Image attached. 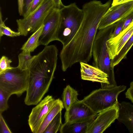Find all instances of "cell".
Segmentation results:
<instances>
[{
    "instance_id": "2",
    "label": "cell",
    "mask_w": 133,
    "mask_h": 133,
    "mask_svg": "<svg viewBox=\"0 0 133 133\" xmlns=\"http://www.w3.org/2000/svg\"><path fill=\"white\" fill-rule=\"evenodd\" d=\"M116 23L98 30L92 49L93 66L103 71L108 76L109 84L107 89L117 86L115 80L114 67L111 65V60L106 44L114 31Z\"/></svg>"
},
{
    "instance_id": "26",
    "label": "cell",
    "mask_w": 133,
    "mask_h": 133,
    "mask_svg": "<svg viewBox=\"0 0 133 133\" xmlns=\"http://www.w3.org/2000/svg\"><path fill=\"white\" fill-rule=\"evenodd\" d=\"M0 133H11L10 130L7 125L2 115L0 113Z\"/></svg>"
},
{
    "instance_id": "23",
    "label": "cell",
    "mask_w": 133,
    "mask_h": 133,
    "mask_svg": "<svg viewBox=\"0 0 133 133\" xmlns=\"http://www.w3.org/2000/svg\"><path fill=\"white\" fill-rule=\"evenodd\" d=\"M10 96L7 93L0 89V113L2 114L9 108L8 102Z\"/></svg>"
},
{
    "instance_id": "32",
    "label": "cell",
    "mask_w": 133,
    "mask_h": 133,
    "mask_svg": "<svg viewBox=\"0 0 133 133\" xmlns=\"http://www.w3.org/2000/svg\"><path fill=\"white\" fill-rule=\"evenodd\" d=\"M132 1L133 0H113L111 6H114Z\"/></svg>"
},
{
    "instance_id": "27",
    "label": "cell",
    "mask_w": 133,
    "mask_h": 133,
    "mask_svg": "<svg viewBox=\"0 0 133 133\" xmlns=\"http://www.w3.org/2000/svg\"><path fill=\"white\" fill-rule=\"evenodd\" d=\"M43 0H32L27 12L23 16L25 17L36 9L41 3Z\"/></svg>"
},
{
    "instance_id": "4",
    "label": "cell",
    "mask_w": 133,
    "mask_h": 133,
    "mask_svg": "<svg viewBox=\"0 0 133 133\" xmlns=\"http://www.w3.org/2000/svg\"><path fill=\"white\" fill-rule=\"evenodd\" d=\"M126 88L124 85L108 89L101 88L93 91L82 101L93 111L98 113L119 102V94Z\"/></svg>"
},
{
    "instance_id": "20",
    "label": "cell",
    "mask_w": 133,
    "mask_h": 133,
    "mask_svg": "<svg viewBox=\"0 0 133 133\" xmlns=\"http://www.w3.org/2000/svg\"><path fill=\"white\" fill-rule=\"evenodd\" d=\"M133 45V33L118 54L111 60L113 67L118 64L123 59L126 58L127 54Z\"/></svg>"
},
{
    "instance_id": "30",
    "label": "cell",
    "mask_w": 133,
    "mask_h": 133,
    "mask_svg": "<svg viewBox=\"0 0 133 133\" xmlns=\"http://www.w3.org/2000/svg\"><path fill=\"white\" fill-rule=\"evenodd\" d=\"M24 1L25 0H18V12L20 15H23Z\"/></svg>"
},
{
    "instance_id": "24",
    "label": "cell",
    "mask_w": 133,
    "mask_h": 133,
    "mask_svg": "<svg viewBox=\"0 0 133 133\" xmlns=\"http://www.w3.org/2000/svg\"><path fill=\"white\" fill-rule=\"evenodd\" d=\"M12 61L7 57L3 56L0 60V75L14 68L10 64Z\"/></svg>"
},
{
    "instance_id": "14",
    "label": "cell",
    "mask_w": 133,
    "mask_h": 133,
    "mask_svg": "<svg viewBox=\"0 0 133 133\" xmlns=\"http://www.w3.org/2000/svg\"><path fill=\"white\" fill-rule=\"evenodd\" d=\"M119 104L117 119L124 125L129 132L133 133V105L125 101L122 102Z\"/></svg>"
},
{
    "instance_id": "22",
    "label": "cell",
    "mask_w": 133,
    "mask_h": 133,
    "mask_svg": "<svg viewBox=\"0 0 133 133\" xmlns=\"http://www.w3.org/2000/svg\"><path fill=\"white\" fill-rule=\"evenodd\" d=\"M3 35L8 36L14 37L19 36L21 34L18 32H16L12 30L6 26L2 19V15L0 9V39Z\"/></svg>"
},
{
    "instance_id": "17",
    "label": "cell",
    "mask_w": 133,
    "mask_h": 133,
    "mask_svg": "<svg viewBox=\"0 0 133 133\" xmlns=\"http://www.w3.org/2000/svg\"><path fill=\"white\" fill-rule=\"evenodd\" d=\"M43 24L39 28L30 36L22 46V51L32 52L40 45L39 39L43 28Z\"/></svg>"
},
{
    "instance_id": "25",
    "label": "cell",
    "mask_w": 133,
    "mask_h": 133,
    "mask_svg": "<svg viewBox=\"0 0 133 133\" xmlns=\"http://www.w3.org/2000/svg\"><path fill=\"white\" fill-rule=\"evenodd\" d=\"M125 18L121 19L116 23L114 31L110 38H112L118 35L122 31Z\"/></svg>"
},
{
    "instance_id": "13",
    "label": "cell",
    "mask_w": 133,
    "mask_h": 133,
    "mask_svg": "<svg viewBox=\"0 0 133 133\" xmlns=\"http://www.w3.org/2000/svg\"><path fill=\"white\" fill-rule=\"evenodd\" d=\"M80 64L82 79L100 82L101 88L107 89L109 82L107 74L99 69L87 63L80 62Z\"/></svg>"
},
{
    "instance_id": "19",
    "label": "cell",
    "mask_w": 133,
    "mask_h": 133,
    "mask_svg": "<svg viewBox=\"0 0 133 133\" xmlns=\"http://www.w3.org/2000/svg\"><path fill=\"white\" fill-rule=\"evenodd\" d=\"M36 55L32 56L31 52L22 51L18 55V63L17 67L23 70H28Z\"/></svg>"
},
{
    "instance_id": "21",
    "label": "cell",
    "mask_w": 133,
    "mask_h": 133,
    "mask_svg": "<svg viewBox=\"0 0 133 133\" xmlns=\"http://www.w3.org/2000/svg\"><path fill=\"white\" fill-rule=\"evenodd\" d=\"M59 111L48 124L44 133H56L62 125V112Z\"/></svg>"
},
{
    "instance_id": "9",
    "label": "cell",
    "mask_w": 133,
    "mask_h": 133,
    "mask_svg": "<svg viewBox=\"0 0 133 133\" xmlns=\"http://www.w3.org/2000/svg\"><path fill=\"white\" fill-rule=\"evenodd\" d=\"M119 102L99 113L88 125L86 133H102L117 119L119 108Z\"/></svg>"
},
{
    "instance_id": "28",
    "label": "cell",
    "mask_w": 133,
    "mask_h": 133,
    "mask_svg": "<svg viewBox=\"0 0 133 133\" xmlns=\"http://www.w3.org/2000/svg\"><path fill=\"white\" fill-rule=\"evenodd\" d=\"M125 98L130 100L133 104V81L130 84V87L125 93Z\"/></svg>"
},
{
    "instance_id": "33",
    "label": "cell",
    "mask_w": 133,
    "mask_h": 133,
    "mask_svg": "<svg viewBox=\"0 0 133 133\" xmlns=\"http://www.w3.org/2000/svg\"><path fill=\"white\" fill-rule=\"evenodd\" d=\"M55 5V7L61 9L64 5L62 2V0H52Z\"/></svg>"
},
{
    "instance_id": "8",
    "label": "cell",
    "mask_w": 133,
    "mask_h": 133,
    "mask_svg": "<svg viewBox=\"0 0 133 133\" xmlns=\"http://www.w3.org/2000/svg\"><path fill=\"white\" fill-rule=\"evenodd\" d=\"M60 18V9L54 7L43 22V29L39 39L40 45L45 46L52 41H58Z\"/></svg>"
},
{
    "instance_id": "16",
    "label": "cell",
    "mask_w": 133,
    "mask_h": 133,
    "mask_svg": "<svg viewBox=\"0 0 133 133\" xmlns=\"http://www.w3.org/2000/svg\"><path fill=\"white\" fill-rule=\"evenodd\" d=\"M78 95L77 91L70 85H67L64 88L62 96V101L66 111L78 100L77 99Z\"/></svg>"
},
{
    "instance_id": "31",
    "label": "cell",
    "mask_w": 133,
    "mask_h": 133,
    "mask_svg": "<svg viewBox=\"0 0 133 133\" xmlns=\"http://www.w3.org/2000/svg\"><path fill=\"white\" fill-rule=\"evenodd\" d=\"M32 0H25L23 16L27 12Z\"/></svg>"
},
{
    "instance_id": "11",
    "label": "cell",
    "mask_w": 133,
    "mask_h": 133,
    "mask_svg": "<svg viewBox=\"0 0 133 133\" xmlns=\"http://www.w3.org/2000/svg\"><path fill=\"white\" fill-rule=\"evenodd\" d=\"M98 113L93 111L82 100L75 103L64 114L65 122H81L96 116Z\"/></svg>"
},
{
    "instance_id": "1",
    "label": "cell",
    "mask_w": 133,
    "mask_h": 133,
    "mask_svg": "<svg viewBox=\"0 0 133 133\" xmlns=\"http://www.w3.org/2000/svg\"><path fill=\"white\" fill-rule=\"evenodd\" d=\"M111 3L110 0L104 4L100 1L93 0L83 5V15L80 26L71 41L63 46L60 52L63 71L77 63H87L91 60L99 25Z\"/></svg>"
},
{
    "instance_id": "12",
    "label": "cell",
    "mask_w": 133,
    "mask_h": 133,
    "mask_svg": "<svg viewBox=\"0 0 133 133\" xmlns=\"http://www.w3.org/2000/svg\"><path fill=\"white\" fill-rule=\"evenodd\" d=\"M133 33V22L118 35L106 41L108 52L111 60L117 55Z\"/></svg>"
},
{
    "instance_id": "6",
    "label": "cell",
    "mask_w": 133,
    "mask_h": 133,
    "mask_svg": "<svg viewBox=\"0 0 133 133\" xmlns=\"http://www.w3.org/2000/svg\"><path fill=\"white\" fill-rule=\"evenodd\" d=\"M29 70H23L17 66L0 75V89L11 96L20 97L28 88Z\"/></svg>"
},
{
    "instance_id": "7",
    "label": "cell",
    "mask_w": 133,
    "mask_h": 133,
    "mask_svg": "<svg viewBox=\"0 0 133 133\" xmlns=\"http://www.w3.org/2000/svg\"><path fill=\"white\" fill-rule=\"evenodd\" d=\"M59 99H55L52 96L47 95L32 109L28 120L29 125L32 132L37 133L46 116Z\"/></svg>"
},
{
    "instance_id": "29",
    "label": "cell",
    "mask_w": 133,
    "mask_h": 133,
    "mask_svg": "<svg viewBox=\"0 0 133 133\" xmlns=\"http://www.w3.org/2000/svg\"><path fill=\"white\" fill-rule=\"evenodd\" d=\"M133 22V12L130 14L125 18L122 31L126 29Z\"/></svg>"
},
{
    "instance_id": "15",
    "label": "cell",
    "mask_w": 133,
    "mask_h": 133,
    "mask_svg": "<svg viewBox=\"0 0 133 133\" xmlns=\"http://www.w3.org/2000/svg\"><path fill=\"white\" fill-rule=\"evenodd\" d=\"M96 117L82 122H65L62 124L59 132L61 133H86L88 125Z\"/></svg>"
},
{
    "instance_id": "5",
    "label": "cell",
    "mask_w": 133,
    "mask_h": 133,
    "mask_svg": "<svg viewBox=\"0 0 133 133\" xmlns=\"http://www.w3.org/2000/svg\"><path fill=\"white\" fill-rule=\"evenodd\" d=\"M55 5L52 0H43L34 11L23 18L17 19L18 32L26 36L29 32H34L43 24Z\"/></svg>"
},
{
    "instance_id": "3",
    "label": "cell",
    "mask_w": 133,
    "mask_h": 133,
    "mask_svg": "<svg viewBox=\"0 0 133 133\" xmlns=\"http://www.w3.org/2000/svg\"><path fill=\"white\" fill-rule=\"evenodd\" d=\"M60 22L58 34V41L63 46L68 44L78 31L83 16L82 9L79 8L75 3L60 9Z\"/></svg>"
},
{
    "instance_id": "18",
    "label": "cell",
    "mask_w": 133,
    "mask_h": 133,
    "mask_svg": "<svg viewBox=\"0 0 133 133\" xmlns=\"http://www.w3.org/2000/svg\"><path fill=\"white\" fill-rule=\"evenodd\" d=\"M62 101L59 99L57 103L47 114L40 127L37 133H43L56 116L64 108Z\"/></svg>"
},
{
    "instance_id": "10",
    "label": "cell",
    "mask_w": 133,
    "mask_h": 133,
    "mask_svg": "<svg viewBox=\"0 0 133 133\" xmlns=\"http://www.w3.org/2000/svg\"><path fill=\"white\" fill-rule=\"evenodd\" d=\"M133 12V1L110 7L103 16L98 30L103 29L125 18Z\"/></svg>"
}]
</instances>
